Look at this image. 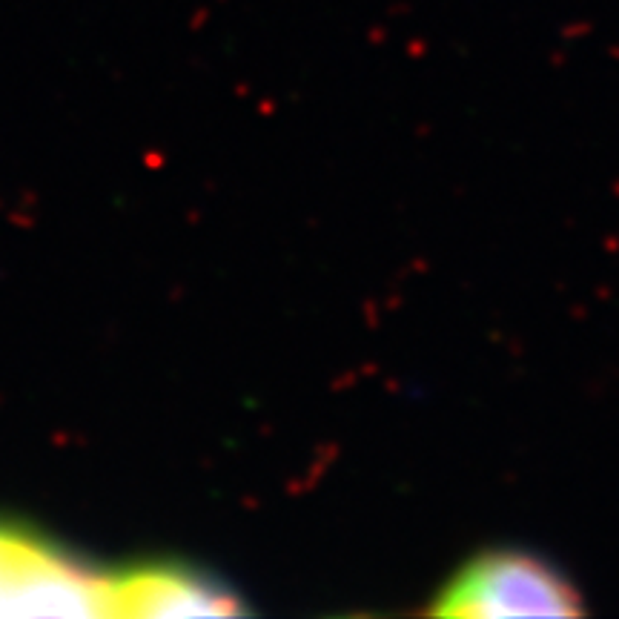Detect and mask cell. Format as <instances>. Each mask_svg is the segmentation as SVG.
<instances>
[{
    "label": "cell",
    "instance_id": "obj_1",
    "mask_svg": "<svg viewBox=\"0 0 619 619\" xmlns=\"http://www.w3.org/2000/svg\"><path fill=\"white\" fill-rule=\"evenodd\" d=\"M436 616H574L579 591L542 556L514 548L476 553L430 605Z\"/></svg>",
    "mask_w": 619,
    "mask_h": 619
},
{
    "label": "cell",
    "instance_id": "obj_2",
    "mask_svg": "<svg viewBox=\"0 0 619 619\" xmlns=\"http://www.w3.org/2000/svg\"><path fill=\"white\" fill-rule=\"evenodd\" d=\"M101 585L43 530L0 519V616H101Z\"/></svg>",
    "mask_w": 619,
    "mask_h": 619
},
{
    "label": "cell",
    "instance_id": "obj_3",
    "mask_svg": "<svg viewBox=\"0 0 619 619\" xmlns=\"http://www.w3.org/2000/svg\"><path fill=\"white\" fill-rule=\"evenodd\" d=\"M247 605L221 579L184 562H135L104 574L101 616H236Z\"/></svg>",
    "mask_w": 619,
    "mask_h": 619
}]
</instances>
